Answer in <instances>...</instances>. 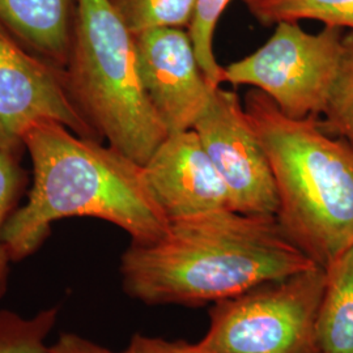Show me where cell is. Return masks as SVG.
I'll list each match as a JSON object with an SVG mask.
<instances>
[{
    "label": "cell",
    "mask_w": 353,
    "mask_h": 353,
    "mask_svg": "<svg viewBox=\"0 0 353 353\" xmlns=\"http://www.w3.org/2000/svg\"><path fill=\"white\" fill-rule=\"evenodd\" d=\"M316 265L276 216L221 210L172 220L151 243L131 242L119 270L123 290L140 303L199 306Z\"/></svg>",
    "instance_id": "cell-1"
},
{
    "label": "cell",
    "mask_w": 353,
    "mask_h": 353,
    "mask_svg": "<svg viewBox=\"0 0 353 353\" xmlns=\"http://www.w3.org/2000/svg\"><path fill=\"white\" fill-rule=\"evenodd\" d=\"M23 143L33 163V186L4 229L11 262L33 255L51 225L67 217L105 220L134 243L164 237L169 220L148 186L144 165L51 119L30 125Z\"/></svg>",
    "instance_id": "cell-2"
},
{
    "label": "cell",
    "mask_w": 353,
    "mask_h": 353,
    "mask_svg": "<svg viewBox=\"0 0 353 353\" xmlns=\"http://www.w3.org/2000/svg\"><path fill=\"white\" fill-rule=\"evenodd\" d=\"M245 112L274 173L280 225L326 268L353 248L352 144L330 134L316 117H287L258 89L246 93Z\"/></svg>",
    "instance_id": "cell-3"
},
{
    "label": "cell",
    "mask_w": 353,
    "mask_h": 353,
    "mask_svg": "<svg viewBox=\"0 0 353 353\" xmlns=\"http://www.w3.org/2000/svg\"><path fill=\"white\" fill-rule=\"evenodd\" d=\"M70 92L100 139L145 165L169 135L140 77L135 36L112 0H76Z\"/></svg>",
    "instance_id": "cell-4"
},
{
    "label": "cell",
    "mask_w": 353,
    "mask_h": 353,
    "mask_svg": "<svg viewBox=\"0 0 353 353\" xmlns=\"http://www.w3.org/2000/svg\"><path fill=\"white\" fill-rule=\"evenodd\" d=\"M326 271L312 267L214 303L202 341L211 353H321L316 319Z\"/></svg>",
    "instance_id": "cell-5"
},
{
    "label": "cell",
    "mask_w": 353,
    "mask_h": 353,
    "mask_svg": "<svg viewBox=\"0 0 353 353\" xmlns=\"http://www.w3.org/2000/svg\"><path fill=\"white\" fill-rule=\"evenodd\" d=\"M344 29L318 33L280 23L265 45L223 68V83L250 85L293 119L322 115L341 67Z\"/></svg>",
    "instance_id": "cell-6"
},
{
    "label": "cell",
    "mask_w": 353,
    "mask_h": 353,
    "mask_svg": "<svg viewBox=\"0 0 353 353\" xmlns=\"http://www.w3.org/2000/svg\"><path fill=\"white\" fill-rule=\"evenodd\" d=\"M30 51L0 23V148L16 153L41 119L102 141L76 105L65 71Z\"/></svg>",
    "instance_id": "cell-7"
},
{
    "label": "cell",
    "mask_w": 353,
    "mask_h": 353,
    "mask_svg": "<svg viewBox=\"0 0 353 353\" xmlns=\"http://www.w3.org/2000/svg\"><path fill=\"white\" fill-rule=\"evenodd\" d=\"M192 130L227 185L232 210L276 216L279 198L274 173L237 92L214 89Z\"/></svg>",
    "instance_id": "cell-8"
},
{
    "label": "cell",
    "mask_w": 353,
    "mask_h": 353,
    "mask_svg": "<svg viewBox=\"0 0 353 353\" xmlns=\"http://www.w3.org/2000/svg\"><path fill=\"white\" fill-rule=\"evenodd\" d=\"M140 77L168 134L192 130L214 89L203 74L189 32L157 28L135 34Z\"/></svg>",
    "instance_id": "cell-9"
},
{
    "label": "cell",
    "mask_w": 353,
    "mask_h": 353,
    "mask_svg": "<svg viewBox=\"0 0 353 353\" xmlns=\"http://www.w3.org/2000/svg\"><path fill=\"white\" fill-rule=\"evenodd\" d=\"M144 173L169 221L232 210L227 185L194 130L169 134L144 165Z\"/></svg>",
    "instance_id": "cell-10"
},
{
    "label": "cell",
    "mask_w": 353,
    "mask_h": 353,
    "mask_svg": "<svg viewBox=\"0 0 353 353\" xmlns=\"http://www.w3.org/2000/svg\"><path fill=\"white\" fill-rule=\"evenodd\" d=\"M76 0H0V23L29 50L65 70Z\"/></svg>",
    "instance_id": "cell-11"
},
{
    "label": "cell",
    "mask_w": 353,
    "mask_h": 353,
    "mask_svg": "<svg viewBox=\"0 0 353 353\" xmlns=\"http://www.w3.org/2000/svg\"><path fill=\"white\" fill-rule=\"evenodd\" d=\"M326 284L316 319L321 353H353V248L325 268Z\"/></svg>",
    "instance_id": "cell-12"
},
{
    "label": "cell",
    "mask_w": 353,
    "mask_h": 353,
    "mask_svg": "<svg viewBox=\"0 0 353 353\" xmlns=\"http://www.w3.org/2000/svg\"><path fill=\"white\" fill-rule=\"evenodd\" d=\"M262 26L316 20L353 32V0H242Z\"/></svg>",
    "instance_id": "cell-13"
},
{
    "label": "cell",
    "mask_w": 353,
    "mask_h": 353,
    "mask_svg": "<svg viewBox=\"0 0 353 353\" xmlns=\"http://www.w3.org/2000/svg\"><path fill=\"white\" fill-rule=\"evenodd\" d=\"M130 32L135 36L157 28L189 29L198 0H112Z\"/></svg>",
    "instance_id": "cell-14"
},
{
    "label": "cell",
    "mask_w": 353,
    "mask_h": 353,
    "mask_svg": "<svg viewBox=\"0 0 353 353\" xmlns=\"http://www.w3.org/2000/svg\"><path fill=\"white\" fill-rule=\"evenodd\" d=\"M58 314V306L41 310L32 318L0 310V353H49L45 341Z\"/></svg>",
    "instance_id": "cell-15"
},
{
    "label": "cell",
    "mask_w": 353,
    "mask_h": 353,
    "mask_svg": "<svg viewBox=\"0 0 353 353\" xmlns=\"http://www.w3.org/2000/svg\"><path fill=\"white\" fill-rule=\"evenodd\" d=\"M322 115V125L330 134L353 145V32L344 36L341 67Z\"/></svg>",
    "instance_id": "cell-16"
},
{
    "label": "cell",
    "mask_w": 353,
    "mask_h": 353,
    "mask_svg": "<svg viewBox=\"0 0 353 353\" xmlns=\"http://www.w3.org/2000/svg\"><path fill=\"white\" fill-rule=\"evenodd\" d=\"M229 3L230 0H198L195 17L188 30L203 74L214 89L221 87L224 68L214 57V30Z\"/></svg>",
    "instance_id": "cell-17"
},
{
    "label": "cell",
    "mask_w": 353,
    "mask_h": 353,
    "mask_svg": "<svg viewBox=\"0 0 353 353\" xmlns=\"http://www.w3.org/2000/svg\"><path fill=\"white\" fill-rule=\"evenodd\" d=\"M26 189V174L17 163L16 153L0 148V300L8 290L11 259L4 245V229L19 208Z\"/></svg>",
    "instance_id": "cell-18"
},
{
    "label": "cell",
    "mask_w": 353,
    "mask_h": 353,
    "mask_svg": "<svg viewBox=\"0 0 353 353\" xmlns=\"http://www.w3.org/2000/svg\"><path fill=\"white\" fill-rule=\"evenodd\" d=\"M122 353H211L198 341L190 344L186 341H169L161 338H152L135 334Z\"/></svg>",
    "instance_id": "cell-19"
},
{
    "label": "cell",
    "mask_w": 353,
    "mask_h": 353,
    "mask_svg": "<svg viewBox=\"0 0 353 353\" xmlns=\"http://www.w3.org/2000/svg\"><path fill=\"white\" fill-rule=\"evenodd\" d=\"M49 353H115L93 341L72 332L61 334L55 344L49 347ZM122 353V352H119Z\"/></svg>",
    "instance_id": "cell-20"
}]
</instances>
